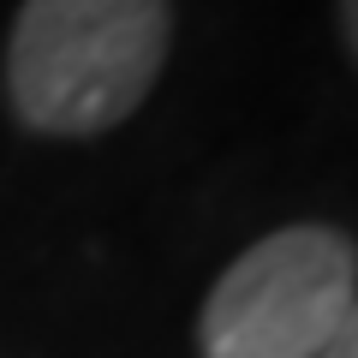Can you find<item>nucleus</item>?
<instances>
[{
	"mask_svg": "<svg viewBox=\"0 0 358 358\" xmlns=\"http://www.w3.org/2000/svg\"><path fill=\"white\" fill-rule=\"evenodd\" d=\"M167 0H24L6 48L18 120L54 138L108 131L167 60Z\"/></svg>",
	"mask_w": 358,
	"mask_h": 358,
	"instance_id": "1",
	"label": "nucleus"
},
{
	"mask_svg": "<svg viewBox=\"0 0 358 358\" xmlns=\"http://www.w3.org/2000/svg\"><path fill=\"white\" fill-rule=\"evenodd\" d=\"M358 310V257L334 227L257 239L203 305V358H317Z\"/></svg>",
	"mask_w": 358,
	"mask_h": 358,
	"instance_id": "2",
	"label": "nucleus"
},
{
	"mask_svg": "<svg viewBox=\"0 0 358 358\" xmlns=\"http://www.w3.org/2000/svg\"><path fill=\"white\" fill-rule=\"evenodd\" d=\"M317 358H358V322H352V329H341V334H334V341L322 346Z\"/></svg>",
	"mask_w": 358,
	"mask_h": 358,
	"instance_id": "3",
	"label": "nucleus"
}]
</instances>
